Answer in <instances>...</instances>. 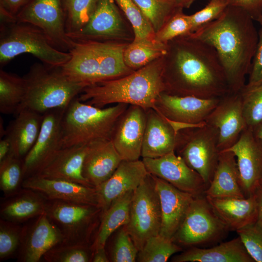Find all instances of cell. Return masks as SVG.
I'll use <instances>...</instances> for the list:
<instances>
[{
	"label": "cell",
	"instance_id": "cell-1",
	"mask_svg": "<svg viewBox=\"0 0 262 262\" xmlns=\"http://www.w3.org/2000/svg\"><path fill=\"white\" fill-rule=\"evenodd\" d=\"M164 58L165 92L203 98L230 93L215 50L191 34L168 42Z\"/></svg>",
	"mask_w": 262,
	"mask_h": 262
},
{
	"label": "cell",
	"instance_id": "cell-2",
	"mask_svg": "<svg viewBox=\"0 0 262 262\" xmlns=\"http://www.w3.org/2000/svg\"><path fill=\"white\" fill-rule=\"evenodd\" d=\"M254 21L229 5L217 19L190 34L215 50L230 93L240 92L246 84L259 39Z\"/></svg>",
	"mask_w": 262,
	"mask_h": 262
},
{
	"label": "cell",
	"instance_id": "cell-3",
	"mask_svg": "<svg viewBox=\"0 0 262 262\" xmlns=\"http://www.w3.org/2000/svg\"><path fill=\"white\" fill-rule=\"evenodd\" d=\"M164 57L127 75L87 86L78 98L98 108L123 103L137 105L146 111L154 109L157 98L166 90Z\"/></svg>",
	"mask_w": 262,
	"mask_h": 262
},
{
	"label": "cell",
	"instance_id": "cell-4",
	"mask_svg": "<svg viewBox=\"0 0 262 262\" xmlns=\"http://www.w3.org/2000/svg\"><path fill=\"white\" fill-rule=\"evenodd\" d=\"M23 77L26 93L16 113L27 109L44 115L53 110L66 109L87 86L70 80L61 66L43 63L32 65Z\"/></svg>",
	"mask_w": 262,
	"mask_h": 262
},
{
	"label": "cell",
	"instance_id": "cell-5",
	"mask_svg": "<svg viewBox=\"0 0 262 262\" xmlns=\"http://www.w3.org/2000/svg\"><path fill=\"white\" fill-rule=\"evenodd\" d=\"M129 105L118 103L98 108L77 97L65 109L62 118V148L111 140L117 122Z\"/></svg>",
	"mask_w": 262,
	"mask_h": 262
},
{
	"label": "cell",
	"instance_id": "cell-6",
	"mask_svg": "<svg viewBox=\"0 0 262 262\" xmlns=\"http://www.w3.org/2000/svg\"><path fill=\"white\" fill-rule=\"evenodd\" d=\"M23 53L31 54L42 63L56 66H62L71 58L70 52L55 49L43 32L31 24L16 20L0 23V66Z\"/></svg>",
	"mask_w": 262,
	"mask_h": 262
},
{
	"label": "cell",
	"instance_id": "cell-7",
	"mask_svg": "<svg viewBox=\"0 0 262 262\" xmlns=\"http://www.w3.org/2000/svg\"><path fill=\"white\" fill-rule=\"evenodd\" d=\"M218 130L205 122L177 133V150L186 164L197 172L208 187L217 166L220 151Z\"/></svg>",
	"mask_w": 262,
	"mask_h": 262
},
{
	"label": "cell",
	"instance_id": "cell-8",
	"mask_svg": "<svg viewBox=\"0 0 262 262\" xmlns=\"http://www.w3.org/2000/svg\"><path fill=\"white\" fill-rule=\"evenodd\" d=\"M161 222L160 199L149 173L133 192L129 221L124 227L139 251L149 238L159 234Z\"/></svg>",
	"mask_w": 262,
	"mask_h": 262
},
{
	"label": "cell",
	"instance_id": "cell-9",
	"mask_svg": "<svg viewBox=\"0 0 262 262\" xmlns=\"http://www.w3.org/2000/svg\"><path fill=\"white\" fill-rule=\"evenodd\" d=\"M229 230L204 195L194 198L173 241L183 246L197 247L217 243Z\"/></svg>",
	"mask_w": 262,
	"mask_h": 262
},
{
	"label": "cell",
	"instance_id": "cell-10",
	"mask_svg": "<svg viewBox=\"0 0 262 262\" xmlns=\"http://www.w3.org/2000/svg\"><path fill=\"white\" fill-rule=\"evenodd\" d=\"M16 19L40 29L50 45L60 51L69 52L74 47L75 41L67 33L62 0H31Z\"/></svg>",
	"mask_w": 262,
	"mask_h": 262
},
{
	"label": "cell",
	"instance_id": "cell-11",
	"mask_svg": "<svg viewBox=\"0 0 262 262\" xmlns=\"http://www.w3.org/2000/svg\"><path fill=\"white\" fill-rule=\"evenodd\" d=\"M100 209L94 205L47 199L45 213L62 234V243L85 245L90 224Z\"/></svg>",
	"mask_w": 262,
	"mask_h": 262
},
{
	"label": "cell",
	"instance_id": "cell-12",
	"mask_svg": "<svg viewBox=\"0 0 262 262\" xmlns=\"http://www.w3.org/2000/svg\"><path fill=\"white\" fill-rule=\"evenodd\" d=\"M142 161L150 174L194 196L205 195L208 186L202 177L175 151L158 158H144Z\"/></svg>",
	"mask_w": 262,
	"mask_h": 262
},
{
	"label": "cell",
	"instance_id": "cell-13",
	"mask_svg": "<svg viewBox=\"0 0 262 262\" xmlns=\"http://www.w3.org/2000/svg\"><path fill=\"white\" fill-rule=\"evenodd\" d=\"M65 109L45 113L38 136L23 158L24 179L37 174L62 147L61 120Z\"/></svg>",
	"mask_w": 262,
	"mask_h": 262
},
{
	"label": "cell",
	"instance_id": "cell-14",
	"mask_svg": "<svg viewBox=\"0 0 262 262\" xmlns=\"http://www.w3.org/2000/svg\"><path fill=\"white\" fill-rule=\"evenodd\" d=\"M127 45L111 41L84 42V60L97 82L119 78L134 71L124 60V52Z\"/></svg>",
	"mask_w": 262,
	"mask_h": 262
},
{
	"label": "cell",
	"instance_id": "cell-15",
	"mask_svg": "<svg viewBox=\"0 0 262 262\" xmlns=\"http://www.w3.org/2000/svg\"><path fill=\"white\" fill-rule=\"evenodd\" d=\"M225 150L235 155L245 197L254 194L262 180V142L253 129L246 127L236 142Z\"/></svg>",
	"mask_w": 262,
	"mask_h": 262
},
{
	"label": "cell",
	"instance_id": "cell-16",
	"mask_svg": "<svg viewBox=\"0 0 262 262\" xmlns=\"http://www.w3.org/2000/svg\"><path fill=\"white\" fill-rule=\"evenodd\" d=\"M205 122L218 130L220 151L233 146L247 127L240 92L229 93L222 97Z\"/></svg>",
	"mask_w": 262,
	"mask_h": 262
},
{
	"label": "cell",
	"instance_id": "cell-17",
	"mask_svg": "<svg viewBox=\"0 0 262 262\" xmlns=\"http://www.w3.org/2000/svg\"><path fill=\"white\" fill-rule=\"evenodd\" d=\"M221 98H203L164 92L157 98L154 109L171 121L198 124L205 122Z\"/></svg>",
	"mask_w": 262,
	"mask_h": 262
},
{
	"label": "cell",
	"instance_id": "cell-18",
	"mask_svg": "<svg viewBox=\"0 0 262 262\" xmlns=\"http://www.w3.org/2000/svg\"><path fill=\"white\" fill-rule=\"evenodd\" d=\"M125 26L114 0H97L87 22L68 35L75 41L112 40L126 35Z\"/></svg>",
	"mask_w": 262,
	"mask_h": 262
},
{
	"label": "cell",
	"instance_id": "cell-19",
	"mask_svg": "<svg viewBox=\"0 0 262 262\" xmlns=\"http://www.w3.org/2000/svg\"><path fill=\"white\" fill-rule=\"evenodd\" d=\"M146 123V111L135 105H130L120 117L111 140L123 160L141 157Z\"/></svg>",
	"mask_w": 262,
	"mask_h": 262
},
{
	"label": "cell",
	"instance_id": "cell-20",
	"mask_svg": "<svg viewBox=\"0 0 262 262\" xmlns=\"http://www.w3.org/2000/svg\"><path fill=\"white\" fill-rule=\"evenodd\" d=\"M23 188L41 194L47 199L58 200L99 206L95 187L63 180L32 176L22 181Z\"/></svg>",
	"mask_w": 262,
	"mask_h": 262
},
{
	"label": "cell",
	"instance_id": "cell-21",
	"mask_svg": "<svg viewBox=\"0 0 262 262\" xmlns=\"http://www.w3.org/2000/svg\"><path fill=\"white\" fill-rule=\"evenodd\" d=\"M152 177L161 206L162 222L159 234L173 240L196 196L177 189L161 178Z\"/></svg>",
	"mask_w": 262,
	"mask_h": 262
},
{
	"label": "cell",
	"instance_id": "cell-22",
	"mask_svg": "<svg viewBox=\"0 0 262 262\" xmlns=\"http://www.w3.org/2000/svg\"><path fill=\"white\" fill-rule=\"evenodd\" d=\"M148 174L142 160H122L111 177L95 187L103 213L120 196L134 191Z\"/></svg>",
	"mask_w": 262,
	"mask_h": 262
},
{
	"label": "cell",
	"instance_id": "cell-23",
	"mask_svg": "<svg viewBox=\"0 0 262 262\" xmlns=\"http://www.w3.org/2000/svg\"><path fill=\"white\" fill-rule=\"evenodd\" d=\"M63 242L62 234L45 213L37 217L30 228H24L21 261L38 262L49 250Z\"/></svg>",
	"mask_w": 262,
	"mask_h": 262
},
{
	"label": "cell",
	"instance_id": "cell-24",
	"mask_svg": "<svg viewBox=\"0 0 262 262\" xmlns=\"http://www.w3.org/2000/svg\"><path fill=\"white\" fill-rule=\"evenodd\" d=\"M123 160L112 140H98L87 145L82 173L96 187L109 179Z\"/></svg>",
	"mask_w": 262,
	"mask_h": 262
},
{
	"label": "cell",
	"instance_id": "cell-25",
	"mask_svg": "<svg viewBox=\"0 0 262 262\" xmlns=\"http://www.w3.org/2000/svg\"><path fill=\"white\" fill-rule=\"evenodd\" d=\"M87 148V145L62 148L35 175L93 187L82 173Z\"/></svg>",
	"mask_w": 262,
	"mask_h": 262
},
{
	"label": "cell",
	"instance_id": "cell-26",
	"mask_svg": "<svg viewBox=\"0 0 262 262\" xmlns=\"http://www.w3.org/2000/svg\"><path fill=\"white\" fill-rule=\"evenodd\" d=\"M177 133L166 119L153 109L146 110L141 157L156 158L175 151Z\"/></svg>",
	"mask_w": 262,
	"mask_h": 262
},
{
	"label": "cell",
	"instance_id": "cell-27",
	"mask_svg": "<svg viewBox=\"0 0 262 262\" xmlns=\"http://www.w3.org/2000/svg\"><path fill=\"white\" fill-rule=\"evenodd\" d=\"M206 197L229 230L236 231L257 221V203L255 194L244 197Z\"/></svg>",
	"mask_w": 262,
	"mask_h": 262
},
{
	"label": "cell",
	"instance_id": "cell-28",
	"mask_svg": "<svg viewBox=\"0 0 262 262\" xmlns=\"http://www.w3.org/2000/svg\"><path fill=\"white\" fill-rule=\"evenodd\" d=\"M15 115L5 131L11 145V154L22 159L33 147L39 134L44 115L23 109Z\"/></svg>",
	"mask_w": 262,
	"mask_h": 262
},
{
	"label": "cell",
	"instance_id": "cell-29",
	"mask_svg": "<svg viewBox=\"0 0 262 262\" xmlns=\"http://www.w3.org/2000/svg\"><path fill=\"white\" fill-rule=\"evenodd\" d=\"M175 262H254L240 237L210 248L191 247L174 257Z\"/></svg>",
	"mask_w": 262,
	"mask_h": 262
},
{
	"label": "cell",
	"instance_id": "cell-30",
	"mask_svg": "<svg viewBox=\"0 0 262 262\" xmlns=\"http://www.w3.org/2000/svg\"><path fill=\"white\" fill-rule=\"evenodd\" d=\"M205 195L212 197H245L236 159L232 152L220 151L217 166Z\"/></svg>",
	"mask_w": 262,
	"mask_h": 262
},
{
	"label": "cell",
	"instance_id": "cell-31",
	"mask_svg": "<svg viewBox=\"0 0 262 262\" xmlns=\"http://www.w3.org/2000/svg\"><path fill=\"white\" fill-rule=\"evenodd\" d=\"M24 189L1 205L3 220L21 222L45 213L47 199L36 191Z\"/></svg>",
	"mask_w": 262,
	"mask_h": 262
},
{
	"label": "cell",
	"instance_id": "cell-32",
	"mask_svg": "<svg viewBox=\"0 0 262 262\" xmlns=\"http://www.w3.org/2000/svg\"><path fill=\"white\" fill-rule=\"evenodd\" d=\"M133 192L134 191H131L120 196L104 212L94 245L95 249L105 246L110 236L116 229L122 226H126L128 223Z\"/></svg>",
	"mask_w": 262,
	"mask_h": 262
},
{
	"label": "cell",
	"instance_id": "cell-33",
	"mask_svg": "<svg viewBox=\"0 0 262 262\" xmlns=\"http://www.w3.org/2000/svg\"><path fill=\"white\" fill-rule=\"evenodd\" d=\"M167 52V44L155 38L133 40L124 50V60L128 67L135 71L164 56Z\"/></svg>",
	"mask_w": 262,
	"mask_h": 262
},
{
	"label": "cell",
	"instance_id": "cell-34",
	"mask_svg": "<svg viewBox=\"0 0 262 262\" xmlns=\"http://www.w3.org/2000/svg\"><path fill=\"white\" fill-rule=\"evenodd\" d=\"M26 93L23 77L0 70V112L16 115Z\"/></svg>",
	"mask_w": 262,
	"mask_h": 262
},
{
	"label": "cell",
	"instance_id": "cell-35",
	"mask_svg": "<svg viewBox=\"0 0 262 262\" xmlns=\"http://www.w3.org/2000/svg\"><path fill=\"white\" fill-rule=\"evenodd\" d=\"M156 33L180 9L174 0H133Z\"/></svg>",
	"mask_w": 262,
	"mask_h": 262
},
{
	"label": "cell",
	"instance_id": "cell-36",
	"mask_svg": "<svg viewBox=\"0 0 262 262\" xmlns=\"http://www.w3.org/2000/svg\"><path fill=\"white\" fill-rule=\"evenodd\" d=\"M182 248L172 240L160 234L149 238L138 252L137 260L140 262H165Z\"/></svg>",
	"mask_w": 262,
	"mask_h": 262
},
{
	"label": "cell",
	"instance_id": "cell-37",
	"mask_svg": "<svg viewBox=\"0 0 262 262\" xmlns=\"http://www.w3.org/2000/svg\"><path fill=\"white\" fill-rule=\"evenodd\" d=\"M97 0H62L67 34L80 30L88 21Z\"/></svg>",
	"mask_w": 262,
	"mask_h": 262
},
{
	"label": "cell",
	"instance_id": "cell-38",
	"mask_svg": "<svg viewBox=\"0 0 262 262\" xmlns=\"http://www.w3.org/2000/svg\"><path fill=\"white\" fill-rule=\"evenodd\" d=\"M240 92L246 126L255 130L262 124V83L252 86L245 85Z\"/></svg>",
	"mask_w": 262,
	"mask_h": 262
},
{
	"label": "cell",
	"instance_id": "cell-39",
	"mask_svg": "<svg viewBox=\"0 0 262 262\" xmlns=\"http://www.w3.org/2000/svg\"><path fill=\"white\" fill-rule=\"evenodd\" d=\"M115 0L132 26L133 40L155 38L156 33L151 24L133 0Z\"/></svg>",
	"mask_w": 262,
	"mask_h": 262
},
{
	"label": "cell",
	"instance_id": "cell-40",
	"mask_svg": "<svg viewBox=\"0 0 262 262\" xmlns=\"http://www.w3.org/2000/svg\"><path fill=\"white\" fill-rule=\"evenodd\" d=\"M23 160L10 154L0 163V187L5 194L16 190L23 177Z\"/></svg>",
	"mask_w": 262,
	"mask_h": 262
},
{
	"label": "cell",
	"instance_id": "cell-41",
	"mask_svg": "<svg viewBox=\"0 0 262 262\" xmlns=\"http://www.w3.org/2000/svg\"><path fill=\"white\" fill-rule=\"evenodd\" d=\"M179 9L155 35V39L164 44L181 36L192 33L189 16Z\"/></svg>",
	"mask_w": 262,
	"mask_h": 262
},
{
	"label": "cell",
	"instance_id": "cell-42",
	"mask_svg": "<svg viewBox=\"0 0 262 262\" xmlns=\"http://www.w3.org/2000/svg\"><path fill=\"white\" fill-rule=\"evenodd\" d=\"M85 245L60 243L47 253L43 258L48 262H88L90 256Z\"/></svg>",
	"mask_w": 262,
	"mask_h": 262
},
{
	"label": "cell",
	"instance_id": "cell-43",
	"mask_svg": "<svg viewBox=\"0 0 262 262\" xmlns=\"http://www.w3.org/2000/svg\"><path fill=\"white\" fill-rule=\"evenodd\" d=\"M2 219L0 224V260L11 256L20 246L24 228Z\"/></svg>",
	"mask_w": 262,
	"mask_h": 262
},
{
	"label": "cell",
	"instance_id": "cell-44",
	"mask_svg": "<svg viewBox=\"0 0 262 262\" xmlns=\"http://www.w3.org/2000/svg\"><path fill=\"white\" fill-rule=\"evenodd\" d=\"M247 252L256 262H262V228L256 222L236 231Z\"/></svg>",
	"mask_w": 262,
	"mask_h": 262
},
{
	"label": "cell",
	"instance_id": "cell-45",
	"mask_svg": "<svg viewBox=\"0 0 262 262\" xmlns=\"http://www.w3.org/2000/svg\"><path fill=\"white\" fill-rule=\"evenodd\" d=\"M228 5V0H210L205 7L189 15L192 25L191 33L217 19Z\"/></svg>",
	"mask_w": 262,
	"mask_h": 262
},
{
	"label": "cell",
	"instance_id": "cell-46",
	"mask_svg": "<svg viewBox=\"0 0 262 262\" xmlns=\"http://www.w3.org/2000/svg\"><path fill=\"white\" fill-rule=\"evenodd\" d=\"M138 252V249L124 227L116 236L112 254V261L135 262Z\"/></svg>",
	"mask_w": 262,
	"mask_h": 262
},
{
	"label": "cell",
	"instance_id": "cell-47",
	"mask_svg": "<svg viewBox=\"0 0 262 262\" xmlns=\"http://www.w3.org/2000/svg\"><path fill=\"white\" fill-rule=\"evenodd\" d=\"M257 49L252 60L246 85L252 86L262 83V26L259 31Z\"/></svg>",
	"mask_w": 262,
	"mask_h": 262
},
{
	"label": "cell",
	"instance_id": "cell-48",
	"mask_svg": "<svg viewBox=\"0 0 262 262\" xmlns=\"http://www.w3.org/2000/svg\"><path fill=\"white\" fill-rule=\"evenodd\" d=\"M31 0H0V22L16 20L18 12Z\"/></svg>",
	"mask_w": 262,
	"mask_h": 262
},
{
	"label": "cell",
	"instance_id": "cell-49",
	"mask_svg": "<svg viewBox=\"0 0 262 262\" xmlns=\"http://www.w3.org/2000/svg\"><path fill=\"white\" fill-rule=\"evenodd\" d=\"M229 5L239 8L247 13L254 21L262 16V0H228Z\"/></svg>",
	"mask_w": 262,
	"mask_h": 262
},
{
	"label": "cell",
	"instance_id": "cell-50",
	"mask_svg": "<svg viewBox=\"0 0 262 262\" xmlns=\"http://www.w3.org/2000/svg\"><path fill=\"white\" fill-rule=\"evenodd\" d=\"M257 203V219L256 223L262 228V184L256 189L254 193Z\"/></svg>",
	"mask_w": 262,
	"mask_h": 262
},
{
	"label": "cell",
	"instance_id": "cell-51",
	"mask_svg": "<svg viewBox=\"0 0 262 262\" xmlns=\"http://www.w3.org/2000/svg\"><path fill=\"white\" fill-rule=\"evenodd\" d=\"M11 153V145L8 138L4 136L0 141V163Z\"/></svg>",
	"mask_w": 262,
	"mask_h": 262
},
{
	"label": "cell",
	"instance_id": "cell-52",
	"mask_svg": "<svg viewBox=\"0 0 262 262\" xmlns=\"http://www.w3.org/2000/svg\"><path fill=\"white\" fill-rule=\"evenodd\" d=\"M92 262H108L109 259L107 256L104 246L99 247L95 249Z\"/></svg>",
	"mask_w": 262,
	"mask_h": 262
},
{
	"label": "cell",
	"instance_id": "cell-53",
	"mask_svg": "<svg viewBox=\"0 0 262 262\" xmlns=\"http://www.w3.org/2000/svg\"><path fill=\"white\" fill-rule=\"evenodd\" d=\"M180 8H189L196 0H174Z\"/></svg>",
	"mask_w": 262,
	"mask_h": 262
},
{
	"label": "cell",
	"instance_id": "cell-54",
	"mask_svg": "<svg viewBox=\"0 0 262 262\" xmlns=\"http://www.w3.org/2000/svg\"><path fill=\"white\" fill-rule=\"evenodd\" d=\"M256 137L262 142V124L254 130Z\"/></svg>",
	"mask_w": 262,
	"mask_h": 262
},
{
	"label": "cell",
	"instance_id": "cell-55",
	"mask_svg": "<svg viewBox=\"0 0 262 262\" xmlns=\"http://www.w3.org/2000/svg\"><path fill=\"white\" fill-rule=\"evenodd\" d=\"M258 22L262 26V16Z\"/></svg>",
	"mask_w": 262,
	"mask_h": 262
},
{
	"label": "cell",
	"instance_id": "cell-56",
	"mask_svg": "<svg viewBox=\"0 0 262 262\" xmlns=\"http://www.w3.org/2000/svg\"><path fill=\"white\" fill-rule=\"evenodd\" d=\"M261 184H262V181H261Z\"/></svg>",
	"mask_w": 262,
	"mask_h": 262
}]
</instances>
